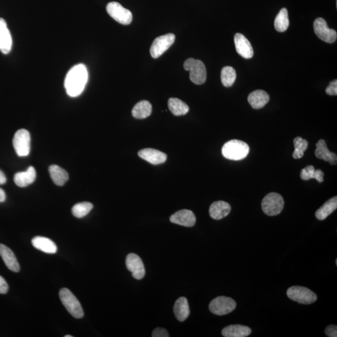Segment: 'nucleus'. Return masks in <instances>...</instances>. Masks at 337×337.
<instances>
[{
    "instance_id": "obj_1",
    "label": "nucleus",
    "mask_w": 337,
    "mask_h": 337,
    "mask_svg": "<svg viewBox=\"0 0 337 337\" xmlns=\"http://www.w3.org/2000/svg\"><path fill=\"white\" fill-rule=\"evenodd\" d=\"M88 81V71L85 64H78L72 67L64 80L67 95L72 98L79 96L85 90Z\"/></svg>"
},
{
    "instance_id": "obj_2",
    "label": "nucleus",
    "mask_w": 337,
    "mask_h": 337,
    "mask_svg": "<svg viewBox=\"0 0 337 337\" xmlns=\"http://www.w3.org/2000/svg\"><path fill=\"white\" fill-rule=\"evenodd\" d=\"M249 151V146L247 143L239 140L233 139L223 145L222 153L223 157L228 160L239 161L246 158Z\"/></svg>"
},
{
    "instance_id": "obj_3",
    "label": "nucleus",
    "mask_w": 337,
    "mask_h": 337,
    "mask_svg": "<svg viewBox=\"0 0 337 337\" xmlns=\"http://www.w3.org/2000/svg\"><path fill=\"white\" fill-rule=\"evenodd\" d=\"M59 295L62 304L72 317L76 319H82L84 317L82 305L71 291L66 288H61Z\"/></svg>"
},
{
    "instance_id": "obj_4",
    "label": "nucleus",
    "mask_w": 337,
    "mask_h": 337,
    "mask_svg": "<svg viewBox=\"0 0 337 337\" xmlns=\"http://www.w3.org/2000/svg\"><path fill=\"white\" fill-rule=\"evenodd\" d=\"M184 67L186 71H190V79L194 84L201 85L206 82L207 71L203 62L189 58L184 62Z\"/></svg>"
},
{
    "instance_id": "obj_5",
    "label": "nucleus",
    "mask_w": 337,
    "mask_h": 337,
    "mask_svg": "<svg viewBox=\"0 0 337 337\" xmlns=\"http://www.w3.org/2000/svg\"><path fill=\"white\" fill-rule=\"evenodd\" d=\"M284 201L281 195L276 193L268 194L261 202V208L266 215L275 216L282 211Z\"/></svg>"
},
{
    "instance_id": "obj_6",
    "label": "nucleus",
    "mask_w": 337,
    "mask_h": 337,
    "mask_svg": "<svg viewBox=\"0 0 337 337\" xmlns=\"http://www.w3.org/2000/svg\"><path fill=\"white\" fill-rule=\"evenodd\" d=\"M13 144L18 156H28L31 149V136L29 131L25 129L18 130L13 137Z\"/></svg>"
},
{
    "instance_id": "obj_7",
    "label": "nucleus",
    "mask_w": 337,
    "mask_h": 337,
    "mask_svg": "<svg viewBox=\"0 0 337 337\" xmlns=\"http://www.w3.org/2000/svg\"><path fill=\"white\" fill-rule=\"evenodd\" d=\"M287 295L290 300L302 304H311L317 299V295L311 290L301 286L290 287L287 291Z\"/></svg>"
},
{
    "instance_id": "obj_8",
    "label": "nucleus",
    "mask_w": 337,
    "mask_h": 337,
    "mask_svg": "<svg viewBox=\"0 0 337 337\" xmlns=\"http://www.w3.org/2000/svg\"><path fill=\"white\" fill-rule=\"evenodd\" d=\"M236 303L233 298L220 296L211 302L209 308L212 314L224 315L233 312L236 309Z\"/></svg>"
},
{
    "instance_id": "obj_9",
    "label": "nucleus",
    "mask_w": 337,
    "mask_h": 337,
    "mask_svg": "<svg viewBox=\"0 0 337 337\" xmlns=\"http://www.w3.org/2000/svg\"><path fill=\"white\" fill-rule=\"evenodd\" d=\"M106 10L110 17L122 25H128L133 20V15L130 11L126 9L118 2L109 3Z\"/></svg>"
},
{
    "instance_id": "obj_10",
    "label": "nucleus",
    "mask_w": 337,
    "mask_h": 337,
    "mask_svg": "<svg viewBox=\"0 0 337 337\" xmlns=\"http://www.w3.org/2000/svg\"><path fill=\"white\" fill-rule=\"evenodd\" d=\"M176 36L172 33H169L156 38L151 47V55L154 58H158L165 53L175 42Z\"/></svg>"
},
{
    "instance_id": "obj_11",
    "label": "nucleus",
    "mask_w": 337,
    "mask_h": 337,
    "mask_svg": "<svg viewBox=\"0 0 337 337\" xmlns=\"http://www.w3.org/2000/svg\"><path fill=\"white\" fill-rule=\"evenodd\" d=\"M315 34L322 41L332 43L336 41L337 34L335 30L329 28L327 22L322 18H318L314 23Z\"/></svg>"
},
{
    "instance_id": "obj_12",
    "label": "nucleus",
    "mask_w": 337,
    "mask_h": 337,
    "mask_svg": "<svg viewBox=\"0 0 337 337\" xmlns=\"http://www.w3.org/2000/svg\"><path fill=\"white\" fill-rule=\"evenodd\" d=\"M127 269L131 272L134 279L141 280L145 276V268L141 258L135 253H129L126 260Z\"/></svg>"
},
{
    "instance_id": "obj_13",
    "label": "nucleus",
    "mask_w": 337,
    "mask_h": 337,
    "mask_svg": "<svg viewBox=\"0 0 337 337\" xmlns=\"http://www.w3.org/2000/svg\"><path fill=\"white\" fill-rule=\"evenodd\" d=\"M170 220L176 224L190 228L195 225L196 218L193 211L183 209L172 214L170 217Z\"/></svg>"
},
{
    "instance_id": "obj_14",
    "label": "nucleus",
    "mask_w": 337,
    "mask_h": 337,
    "mask_svg": "<svg viewBox=\"0 0 337 337\" xmlns=\"http://www.w3.org/2000/svg\"><path fill=\"white\" fill-rule=\"evenodd\" d=\"M234 43H235L237 52L242 57L245 59L253 57V50L252 45L244 35L241 33L236 34L234 36Z\"/></svg>"
},
{
    "instance_id": "obj_15",
    "label": "nucleus",
    "mask_w": 337,
    "mask_h": 337,
    "mask_svg": "<svg viewBox=\"0 0 337 337\" xmlns=\"http://www.w3.org/2000/svg\"><path fill=\"white\" fill-rule=\"evenodd\" d=\"M12 35L6 21L0 18V51L4 54H9L12 50Z\"/></svg>"
},
{
    "instance_id": "obj_16",
    "label": "nucleus",
    "mask_w": 337,
    "mask_h": 337,
    "mask_svg": "<svg viewBox=\"0 0 337 337\" xmlns=\"http://www.w3.org/2000/svg\"><path fill=\"white\" fill-rule=\"evenodd\" d=\"M138 156L142 160L155 165L165 163L167 160V155L165 153L152 148H145L140 151Z\"/></svg>"
},
{
    "instance_id": "obj_17",
    "label": "nucleus",
    "mask_w": 337,
    "mask_h": 337,
    "mask_svg": "<svg viewBox=\"0 0 337 337\" xmlns=\"http://www.w3.org/2000/svg\"><path fill=\"white\" fill-rule=\"evenodd\" d=\"M0 255L4 260L5 265L10 271L15 272L20 271V267L18 263L15 253L9 247L4 244H0Z\"/></svg>"
},
{
    "instance_id": "obj_18",
    "label": "nucleus",
    "mask_w": 337,
    "mask_h": 337,
    "mask_svg": "<svg viewBox=\"0 0 337 337\" xmlns=\"http://www.w3.org/2000/svg\"><path fill=\"white\" fill-rule=\"evenodd\" d=\"M231 207L228 202L219 201L214 202L209 208V214L212 219L220 220L228 216L231 212Z\"/></svg>"
},
{
    "instance_id": "obj_19",
    "label": "nucleus",
    "mask_w": 337,
    "mask_h": 337,
    "mask_svg": "<svg viewBox=\"0 0 337 337\" xmlns=\"http://www.w3.org/2000/svg\"><path fill=\"white\" fill-rule=\"evenodd\" d=\"M316 147L315 154L317 158L328 162L331 165H335L337 161L336 155L328 150L324 140H319L316 144Z\"/></svg>"
},
{
    "instance_id": "obj_20",
    "label": "nucleus",
    "mask_w": 337,
    "mask_h": 337,
    "mask_svg": "<svg viewBox=\"0 0 337 337\" xmlns=\"http://www.w3.org/2000/svg\"><path fill=\"white\" fill-rule=\"evenodd\" d=\"M36 177V172L33 167H29L25 172H20L14 176V181L18 187L25 188L33 183Z\"/></svg>"
},
{
    "instance_id": "obj_21",
    "label": "nucleus",
    "mask_w": 337,
    "mask_h": 337,
    "mask_svg": "<svg viewBox=\"0 0 337 337\" xmlns=\"http://www.w3.org/2000/svg\"><path fill=\"white\" fill-rule=\"evenodd\" d=\"M31 242L36 249L41 250L43 252L53 254L57 252V246L55 242L47 237H35L32 239Z\"/></svg>"
},
{
    "instance_id": "obj_22",
    "label": "nucleus",
    "mask_w": 337,
    "mask_h": 337,
    "mask_svg": "<svg viewBox=\"0 0 337 337\" xmlns=\"http://www.w3.org/2000/svg\"><path fill=\"white\" fill-rule=\"evenodd\" d=\"M270 96L268 93L263 90H256L253 91L248 96V101L253 109H258L263 108L268 103Z\"/></svg>"
},
{
    "instance_id": "obj_23",
    "label": "nucleus",
    "mask_w": 337,
    "mask_h": 337,
    "mask_svg": "<svg viewBox=\"0 0 337 337\" xmlns=\"http://www.w3.org/2000/svg\"><path fill=\"white\" fill-rule=\"evenodd\" d=\"M251 333V329L242 325H229L222 331V335L225 337H246Z\"/></svg>"
},
{
    "instance_id": "obj_24",
    "label": "nucleus",
    "mask_w": 337,
    "mask_h": 337,
    "mask_svg": "<svg viewBox=\"0 0 337 337\" xmlns=\"http://www.w3.org/2000/svg\"><path fill=\"white\" fill-rule=\"evenodd\" d=\"M174 313L176 319L184 322L190 316V310L187 298L182 296L177 299L174 306Z\"/></svg>"
},
{
    "instance_id": "obj_25",
    "label": "nucleus",
    "mask_w": 337,
    "mask_h": 337,
    "mask_svg": "<svg viewBox=\"0 0 337 337\" xmlns=\"http://www.w3.org/2000/svg\"><path fill=\"white\" fill-rule=\"evenodd\" d=\"M51 179L56 185L62 186L68 180L69 176L65 170L57 165H51L49 168Z\"/></svg>"
},
{
    "instance_id": "obj_26",
    "label": "nucleus",
    "mask_w": 337,
    "mask_h": 337,
    "mask_svg": "<svg viewBox=\"0 0 337 337\" xmlns=\"http://www.w3.org/2000/svg\"><path fill=\"white\" fill-rule=\"evenodd\" d=\"M337 208V198L329 199L322 207L317 210L315 213V216L320 220H325L331 213L335 211Z\"/></svg>"
},
{
    "instance_id": "obj_27",
    "label": "nucleus",
    "mask_w": 337,
    "mask_h": 337,
    "mask_svg": "<svg viewBox=\"0 0 337 337\" xmlns=\"http://www.w3.org/2000/svg\"><path fill=\"white\" fill-rule=\"evenodd\" d=\"M152 113V105L149 101H141L135 105L132 110V115L136 119L149 117Z\"/></svg>"
},
{
    "instance_id": "obj_28",
    "label": "nucleus",
    "mask_w": 337,
    "mask_h": 337,
    "mask_svg": "<svg viewBox=\"0 0 337 337\" xmlns=\"http://www.w3.org/2000/svg\"><path fill=\"white\" fill-rule=\"evenodd\" d=\"M168 107L172 114L177 117L185 115L190 110L188 104L178 98H170L168 101Z\"/></svg>"
},
{
    "instance_id": "obj_29",
    "label": "nucleus",
    "mask_w": 337,
    "mask_h": 337,
    "mask_svg": "<svg viewBox=\"0 0 337 337\" xmlns=\"http://www.w3.org/2000/svg\"><path fill=\"white\" fill-rule=\"evenodd\" d=\"M288 26H289V19H288V11L284 8L277 15L274 21V26L277 31L284 32L287 30Z\"/></svg>"
},
{
    "instance_id": "obj_30",
    "label": "nucleus",
    "mask_w": 337,
    "mask_h": 337,
    "mask_svg": "<svg viewBox=\"0 0 337 337\" xmlns=\"http://www.w3.org/2000/svg\"><path fill=\"white\" fill-rule=\"evenodd\" d=\"M236 80V70L231 66L223 67L221 71V82L225 87H231Z\"/></svg>"
},
{
    "instance_id": "obj_31",
    "label": "nucleus",
    "mask_w": 337,
    "mask_h": 337,
    "mask_svg": "<svg viewBox=\"0 0 337 337\" xmlns=\"http://www.w3.org/2000/svg\"><path fill=\"white\" fill-rule=\"evenodd\" d=\"M93 208L90 202H83L75 204L72 208V214L77 218H83L87 215Z\"/></svg>"
},
{
    "instance_id": "obj_32",
    "label": "nucleus",
    "mask_w": 337,
    "mask_h": 337,
    "mask_svg": "<svg viewBox=\"0 0 337 337\" xmlns=\"http://www.w3.org/2000/svg\"><path fill=\"white\" fill-rule=\"evenodd\" d=\"M293 144H294L295 150L293 153V158L296 159V160L303 158L304 155V152L308 148V141L306 139L302 138L301 137H296L293 140Z\"/></svg>"
},
{
    "instance_id": "obj_33",
    "label": "nucleus",
    "mask_w": 337,
    "mask_h": 337,
    "mask_svg": "<svg viewBox=\"0 0 337 337\" xmlns=\"http://www.w3.org/2000/svg\"><path fill=\"white\" fill-rule=\"evenodd\" d=\"M316 169L313 166H308L304 168L301 172V177L304 180L315 179L316 177Z\"/></svg>"
},
{
    "instance_id": "obj_34",
    "label": "nucleus",
    "mask_w": 337,
    "mask_h": 337,
    "mask_svg": "<svg viewBox=\"0 0 337 337\" xmlns=\"http://www.w3.org/2000/svg\"><path fill=\"white\" fill-rule=\"evenodd\" d=\"M326 93L330 96H336L337 94V81L333 80L326 89Z\"/></svg>"
},
{
    "instance_id": "obj_35",
    "label": "nucleus",
    "mask_w": 337,
    "mask_h": 337,
    "mask_svg": "<svg viewBox=\"0 0 337 337\" xmlns=\"http://www.w3.org/2000/svg\"><path fill=\"white\" fill-rule=\"evenodd\" d=\"M153 337H168L169 336L168 331L163 328H156L152 333Z\"/></svg>"
},
{
    "instance_id": "obj_36",
    "label": "nucleus",
    "mask_w": 337,
    "mask_h": 337,
    "mask_svg": "<svg viewBox=\"0 0 337 337\" xmlns=\"http://www.w3.org/2000/svg\"><path fill=\"white\" fill-rule=\"evenodd\" d=\"M325 333L328 336L336 337L337 336V327L336 325H328L325 329Z\"/></svg>"
},
{
    "instance_id": "obj_37",
    "label": "nucleus",
    "mask_w": 337,
    "mask_h": 337,
    "mask_svg": "<svg viewBox=\"0 0 337 337\" xmlns=\"http://www.w3.org/2000/svg\"><path fill=\"white\" fill-rule=\"evenodd\" d=\"M8 290H9V285L7 282L2 276H0V293L5 294L8 292Z\"/></svg>"
},
{
    "instance_id": "obj_38",
    "label": "nucleus",
    "mask_w": 337,
    "mask_h": 337,
    "mask_svg": "<svg viewBox=\"0 0 337 337\" xmlns=\"http://www.w3.org/2000/svg\"><path fill=\"white\" fill-rule=\"evenodd\" d=\"M7 182V177L4 172L0 170V185L4 184Z\"/></svg>"
},
{
    "instance_id": "obj_39",
    "label": "nucleus",
    "mask_w": 337,
    "mask_h": 337,
    "mask_svg": "<svg viewBox=\"0 0 337 337\" xmlns=\"http://www.w3.org/2000/svg\"><path fill=\"white\" fill-rule=\"evenodd\" d=\"M6 200V194L5 191L0 188V203L4 202Z\"/></svg>"
},
{
    "instance_id": "obj_40",
    "label": "nucleus",
    "mask_w": 337,
    "mask_h": 337,
    "mask_svg": "<svg viewBox=\"0 0 337 337\" xmlns=\"http://www.w3.org/2000/svg\"><path fill=\"white\" fill-rule=\"evenodd\" d=\"M64 337H72V335H65Z\"/></svg>"
},
{
    "instance_id": "obj_41",
    "label": "nucleus",
    "mask_w": 337,
    "mask_h": 337,
    "mask_svg": "<svg viewBox=\"0 0 337 337\" xmlns=\"http://www.w3.org/2000/svg\"><path fill=\"white\" fill-rule=\"evenodd\" d=\"M336 265L337 266V260H336Z\"/></svg>"
}]
</instances>
